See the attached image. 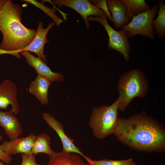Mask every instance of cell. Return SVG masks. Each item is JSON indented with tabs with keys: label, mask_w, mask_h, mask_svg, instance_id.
<instances>
[{
	"label": "cell",
	"mask_w": 165,
	"mask_h": 165,
	"mask_svg": "<svg viewBox=\"0 0 165 165\" xmlns=\"http://www.w3.org/2000/svg\"><path fill=\"white\" fill-rule=\"evenodd\" d=\"M11 156L5 152L0 145V160L4 163L9 164L12 160Z\"/></svg>",
	"instance_id": "cell-24"
},
{
	"label": "cell",
	"mask_w": 165,
	"mask_h": 165,
	"mask_svg": "<svg viewBox=\"0 0 165 165\" xmlns=\"http://www.w3.org/2000/svg\"><path fill=\"white\" fill-rule=\"evenodd\" d=\"M90 1L97 8L103 10L105 12L107 17L113 23V20L106 4V0Z\"/></svg>",
	"instance_id": "cell-22"
},
{
	"label": "cell",
	"mask_w": 165,
	"mask_h": 165,
	"mask_svg": "<svg viewBox=\"0 0 165 165\" xmlns=\"http://www.w3.org/2000/svg\"><path fill=\"white\" fill-rule=\"evenodd\" d=\"M22 1L29 2L41 9L53 19L57 26H60L63 20L56 15V12L57 10H58L61 13L64 20H66L67 19L66 16L68 15V14L61 11L56 7L51 1H50L49 2L54 6V7L52 8L45 6L43 2H39L34 0H23Z\"/></svg>",
	"instance_id": "cell-19"
},
{
	"label": "cell",
	"mask_w": 165,
	"mask_h": 165,
	"mask_svg": "<svg viewBox=\"0 0 165 165\" xmlns=\"http://www.w3.org/2000/svg\"><path fill=\"white\" fill-rule=\"evenodd\" d=\"M158 2L159 9L158 16L152 20V26L158 37L162 38L165 35V5L163 0H160Z\"/></svg>",
	"instance_id": "cell-20"
},
{
	"label": "cell",
	"mask_w": 165,
	"mask_h": 165,
	"mask_svg": "<svg viewBox=\"0 0 165 165\" xmlns=\"http://www.w3.org/2000/svg\"><path fill=\"white\" fill-rule=\"evenodd\" d=\"M90 165H136L132 158L126 160H113L106 159L94 160L91 158L88 163Z\"/></svg>",
	"instance_id": "cell-21"
},
{
	"label": "cell",
	"mask_w": 165,
	"mask_h": 165,
	"mask_svg": "<svg viewBox=\"0 0 165 165\" xmlns=\"http://www.w3.org/2000/svg\"><path fill=\"white\" fill-rule=\"evenodd\" d=\"M17 91V85L10 80L5 79L0 83V108L7 110L11 105L14 114L16 115L19 113Z\"/></svg>",
	"instance_id": "cell-9"
},
{
	"label": "cell",
	"mask_w": 165,
	"mask_h": 165,
	"mask_svg": "<svg viewBox=\"0 0 165 165\" xmlns=\"http://www.w3.org/2000/svg\"><path fill=\"white\" fill-rule=\"evenodd\" d=\"M52 82L47 79L38 75L31 82L28 90L43 105L49 103L48 91Z\"/></svg>",
	"instance_id": "cell-15"
},
{
	"label": "cell",
	"mask_w": 165,
	"mask_h": 165,
	"mask_svg": "<svg viewBox=\"0 0 165 165\" xmlns=\"http://www.w3.org/2000/svg\"><path fill=\"white\" fill-rule=\"evenodd\" d=\"M52 2L54 5L65 6L76 11L84 19L87 29L90 27L87 20L90 16L98 17L106 14L102 10L99 9L87 0H53Z\"/></svg>",
	"instance_id": "cell-7"
},
{
	"label": "cell",
	"mask_w": 165,
	"mask_h": 165,
	"mask_svg": "<svg viewBox=\"0 0 165 165\" xmlns=\"http://www.w3.org/2000/svg\"><path fill=\"white\" fill-rule=\"evenodd\" d=\"M51 138L48 134L42 133L36 136L31 149L32 154L36 155L42 153L48 155L50 157L56 153L51 148L50 146Z\"/></svg>",
	"instance_id": "cell-18"
},
{
	"label": "cell",
	"mask_w": 165,
	"mask_h": 165,
	"mask_svg": "<svg viewBox=\"0 0 165 165\" xmlns=\"http://www.w3.org/2000/svg\"><path fill=\"white\" fill-rule=\"evenodd\" d=\"M123 0L126 5V16L129 23L134 17L151 9L144 0Z\"/></svg>",
	"instance_id": "cell-17"
},
{
	"label": "cell",
	"mask_w": 165,
	"mask_h": 165,
	"mask_svg": "<svg viewBox=\"0 0 165 165\" xmlns=\"http://www.w3.org/2000/svg\"><path fill=\"white\" fill-rule=\"evenodd\" d=\"M20 53L24 57L27 63L35 69L38 75L47 79L52 82L64 80V77L61 73L52 71L45 62L29 52L23 51Z\"/></svg>",
	"instance_id": "cell-10"
},
{
	"label": "cell",
	"mask_w": 165,
	"mask_h": 165,
	"mask_svg": "<svg viewBox=\"0 0 165 165\" xmlns=\"http://www.w3.org/2000/svg\"><path fill=\"white\" fill-rule=\"evenodd\" d=\"M4 54L12 55L19 59L21 58V56L20 53L17 51H8L0 49V55Z\"/></svg>",
	"instance_id": "cell-25"
},
{
	"label": "cell",
	"mask_w": 165,
	"mask_h": 165,
	"mask_svg": "<svg viewBox=\"0 0 165 165\" xmlns=\"http://www.w3.org/2000/svg\"><path fill=\"white\" fill-rule=\"evenodd\" d=\"M117 92L119 101L118 110L125 111L135 97H144L149 90V81L144 73L138 69H132L119 78Z\"/></svg>",
	"instance_id": "cell-3"
},
{
	"label": "cell",
	"mask_w": 165,
	"mask_h": 165,
	"mask_svg": "<svg viewBox=\"0 0 165 165\" xmlns=\"http://www.w3.org/2000/svg\"><path fill=\"white\" fill-rule=\"evenodd\" d=\"M7 0H0V9L3 6Z\"/></svg>",
	"instance_id": "cell-26"
},
{
	"label": "cell",
	"mask_w": 165,
	"mask_h": 165,
	"mask_svg": "<svg viewBox=\"0 0 165 165\" xmlns=\"http://www.w3.org/2000/svg\"><path fill=\"white\" fill-rule=\"evenodd\" d=\"M112 134L135 151L161 153L165 151V130L157 120L145 112L127 118L119 117Z\"/></svg>",
	"instance_id": "cell-1"
},
{
	"label": "cell",
	"mask_w": 165,
	"mask_h": 165,
	"mask_svg": "<svg viewBox=\"0 0 165 165\" xmlns=\"http://www.w3.org/2000/svg\"><path fill=\"white\" fill-rule=\"evenodd\" d=\"M0 165H5L4 163L0 160Z\"/></svg>",
	"instance_id": "cell-28"
},
{
	"label": "cell",
	"mask_w": 165,
	"mask_h": 165,
	"mask_svg": "<svg viewBox=\"0 0 165 165\" xmlns=\"http://www.w3.org/2000/svg\"><path fill=\"white\" fill-rule=\"evenodd\" d=\"M3 138L2 136L0 134V141L2 140Z\"/></svg>",
	"instance_id": "cell-27"
},
{
	"label": "cell",
	"mask_w": 165,
	"mask_h": 165,
	"mask_svg": "<svg viewBox=\"0 0 165 165\" xmlns=\"http://www.w3.org/2000/svg\"><path fill=\"white\" fill-rule=\"evenodd\" d=\"M0 126L11 140L16 139L23 132L21 125L11 109L6 112L0 111Z\"/></svg>",
	"instance_id": "cell-13"
},
{
	"label": "cell",
	"mask_w": 165,
	"mask_h": 165,
	"mask_svg": "<svg viewBox=\"0 0 165 165\" xmlns=\"http://www.w3.org/2000/svg\"><path fill=\"white\" fill-rule=\"evenodd\" d=\"M158 8V4H155L149 10L134 17L129 24L123 26L121 30L128 38L140 35L154 40L155 33L152 28V22Z\"/></svg>",
	"instance_id": "cell-5"
},
{
	"label": "cell",
	"mask_w": 165,
	"mask_h": 165,
	"mask_svg": "<svg viewBox=\"0 0 165 165\" xmlns=\"http://www.w3.org/2000/svg\"><path fill=\"white\" fill-rule=\"evenodd\" d=\"M36 137L35 134L31 133L26 137L3 141L0 145L3 151L10 156L19 153L31 155L32 154L31 149Z\"/></svg>",
	"instance_id": "cell-12"
},
{
	"label": "cell",
	"mask_w": 165,
	"mask_h": 165,
	"mask_svg": "<svg viewBox=\"0 0 165 165\" xmlns=\"http://www.w3.org/2000/svg\"><path fill=\"white\" fill-rule=\"evenodd\" d=\"M106 2L116 28L119 29L129 23L126 16V5L123 0H107Z\"/></svg>",
	"instance_id": "cell-14"
},
{
	"label": "cell",
	"mask_w": 165,
	"mask_h": 165,
	"mask_svg": "<svg viewBox=\"0 0 165 165\" xmlns=\"http://www.w3.org/2000/svg\"><path fill=\"white\" fill-rule=\"evenodd\" d=\"M22 161L21 165H41L38 164L35 160V155L33 154L28 155L21 154Z\"/></svg>",
	"instance_id": "cell-23"
},
{
	"label": "cell",
	"mask_w": 165,
	"mask_h": 165,
	"mask_svg": "<svg viewBox=\"0 0 165 165\" xmlns=\"http://www.w3.org/2000/svg\"><path fill=\"white\" fill-rule=\"evenodd\" d=\"M55 24L53 21L50 23L48 26L44 28L43 22L42 21L38 22L34 38L32 42L21 51H25L34 53L38 57L47 62L46 57L44 53V46L45 44L49 41L46 38L47 34Z\"/></svg>",
	"instance_id": "cell-11"
},
{
	"label": "cell",
	"mask_w": 165,
	"mask_h": 165,
	"mask_svg": "<svg viewBox=\"0 0 165 165\" xmlns=\"http://www.w3.org/2000/svg\"><path fill=\"white\" fill-rule=\"evenodd\" d=\"M119 101L118 97L110 106L104 105L93 108L89 124L94 137L102 140L112 134L118 118Z\"/></svg>",
	"instance_id": "cell-4"
},
{
	"label": "cell",
	"mask_w": 165,
	"mask_h": 165,
	"mask_svg": "<svg viewBox=\"0 0 165 165\" xmlns=\"http://www.w3.org/2000/svg\"><path fill=\"white\" fill-rule=\"evenodd\" d=\"M87 20L88 21H96L101 24L104 27L108 36V48L120 53L126 61H129V53L131 50L130 45L128 38L123 31L121 30L117 31L113 29L109 24L106 14L98 17L90 16L87 17Z\"/></svg>",
	"instance_id": "cell-6"
},
{
	"label": "cell",
	"mask_w": 165,
	"mask_h": 165,
	"mask_svg": "<svg viewBox=\"0 0 165 165\" xmlns=\"http://www.w3.org/2000/svg\"><path fill=\"white\" fill-rule=\"evenodd\" d=\"M43 118L48 125L54 130L59 136L63 146L62 152L67 153H75L84 157L88 162L90 158L83 154L75 144L74 140L68 136L64 131L62 124L48 113L42 114Z\"/></svg>",
	"instance_id": "cell-8"
},
{
	"label": "cell",
	"mask_w": 165,
	"mask_h": 165,
	"mask_svg": "<svg viewBox=\"0 0 165 165\" xmlns=\"http://www.w3.org/2000/svg\"><path fill=\"white\" fill-rule=\"evenodd\" d=\"M46 165H90L83 160L80 156L75 153L63 152H56L50 157Z\"/></svg>",
	"instance_id": "cell-16"
},
{
	"label": "cell",
	"mask_w": 165,
	"mask_h": 165,
	"mask_svg": "<svg viewBox=\"0 0 165 165\" xmlns=\"http://www.w3.org/2000/svg\"><path fill=\"white\" fill-rule=\"evenodd\" d=\"M22 11L20 5L7 0L0 9V31L2 40L0 49L20 52L33 41L36 31L22 23Z\"/></svg>",
	"instance_id": "cell-2"
}]
</instances>
